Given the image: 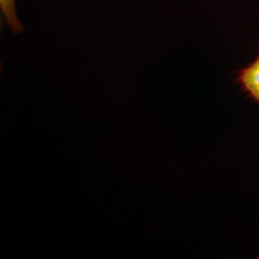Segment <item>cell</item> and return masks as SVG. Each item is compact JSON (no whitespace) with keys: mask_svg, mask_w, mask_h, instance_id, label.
I'll use <instances>...</instances> for the list:
<instances>
[{"mask_svg":"<svg viewBox=\"0 0 259 259\" xmlns=\"http://www.w3.org/2000/svg\"><path fill=\"white\" fill-rule=\"evenodd\" d=\"M0 10L5 23L14 34L24 31V27L18 17L15 0H0Z\"/></svg>","mask_w":259,"mask_h":259,"instance_id":"cell-2","label":"cell"},{"mask_svg":"<svg viewBox=\"0 0 259 259\" xmlns=\"http://www.w3.org/2000/svg\"><path fill=\"white\" fill-rule=\"evenodd\" d=\"M237 82L242 90L254 102L259 104V56L252 64L243 68L238 73Z\"/></svg>","mask_w":259,"mask_h":259,"instance_id":"cell-1","label":"cell"}]
</instances>
